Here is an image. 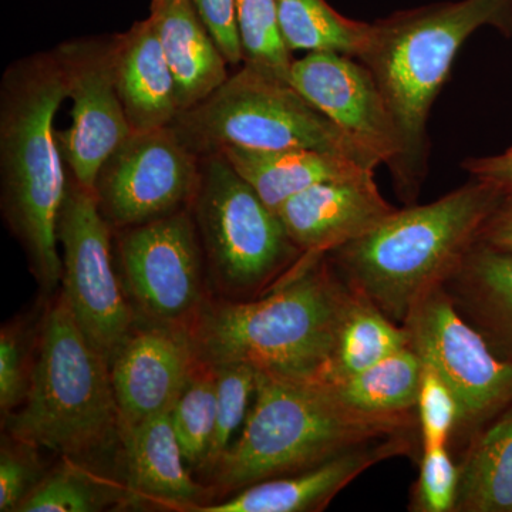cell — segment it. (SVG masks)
I'll return each instance as SVG.
<instances>
[{
    "mask_svg": "<svg viewBox=\"0 0 512 512\" xmlns=\"http://www.w3.org/2000/svg\"><path fill=\"white\" fill-rule=\"evenodd\" d=\"M417 416L423 450L447 447L448 440L460 421V407L448 384L439 373L424 365Z\"/></svg>",
    "mask_w": 512,
    "mask_h": 512,
    "instance_id": "4dcf8cb0",
    "label": "cell"
},
{
    "mask_svg": "<svg viewBox=\"0 0 512 512\" xmlns=\"http://www.w3.org/2000/svg\"><path fill=\"white\" fill-rule=\"evenodd\" d=\"M194 154L224 147L256 151L312 150L350 158L369 170L376 164L291 83L245 66L171 124Z\"/></svg>",
    "mask_w": 512,
    "mask_h": 512,
    "instance_id": "52a82bcc",
    "label": "cell"
},
{
    "mask_svg": "<svg viewBox=\"0 0 512 512\" xmlns=\"http://www.w3.org/2000/svg\"><path fill=\"white\" fill-rule=\"evenodd\" d=\"M410 433L370 441L319 466L269 478L237 491L220 504L204 505L197 512H308L322 511L370 467L400 456H410Z\"/></svg>",
    "mask_w": 512,
    "mask_h": 512,
    "instance_id": "e0dca14e",
    "label": "cell"
},
{
    "mask_svg": "<svg viewBox=\"0 0 512 512\" xmlns=\"http://www.w3.org/2000/svg\"><path fill=\"white\" fill-rule=\"evenodd\" d=\"M195 8L228 64L244 60L237 23V0H194Z\"/></svg>",
    "mask_w": 512,
    "mask_h": 512,
    "instance_id": "e575fe53",
    "label": "cell"
},
{
    "mask_svg": "<svg viewBox=\"0 0 512 512\" xmlns=\"http://www.w3.org/2000/svg\"><path fill=\"white\" fill-rule=\"evenodd\" d=\"M443 288L490 348L512 363V251L477 242Z\"/></svg>",
    "mask_w": 512,
    "mask_h": 512,
    "instance_id": "44dd1931",
    "label": "cell"
},
{
    "mask_svg": "<svg viewBox=\"0 0 512 512\" xmlns=\"http://www.w3.org/2000/svg\"><path fill=\"white\" fill-rule=\"evenodd\" d=\"M201 363L188 325L134 329L110 366L120 429L171 412Z\"/></svg>",
    "mask_w": 512,
    "mask_h": 512,
    "instance_id": "9a60e30c",
    "label": "cell"
},
{
    "mask_svg": "<svg viewBox=\"0 0 512 512\" xmlns=\"http://www.w3.org/2000/svg\"><path fill=\"white\" fill-rule=\"evenodd\" d=\"M25 406L9 414L13 439L62 454L92 456L120 436L111 367L59 301L46 313Z\"/></svg>",
    "mask_w": 512,
    "mask_h": 512,
    "instance_id": "8992f818",
    "label": "cell"
},
{
    "mask_svg": "<svg viewBox=\"0 0 512 512\" xmlns=\"http://www.w3.org/2000/svg\"><path fill=\"white\" fill-rule=\"evenodd\" d=\"M463 168L474 180L494 185L504 194L512 192V147L498 156L466 160Z\"/></svg>",
    "mask_w": 512,
    "mask_h": 512,
    "instance_id": "d590c367",
    "label": "cell"
},
{
    "mask_svg": "<svg viewBox=\"0 0 512 512\" xmlns=\"http://www.w3.org/2000/svg\"><path fill=\"white\" fill-rule=\"evenodd\" d=\"M197 200L205 247L225 285L256 288L301 252L278 212L261 200L221 154L205 158Z\"/></svg>",
    "mask_w": 512,
    "mask_h": 512,
    "instance_id": "ba28073f",
    "label": "cell"
},
{
    "mask_svg": "<svg viewBox=\"0 0 512 512\" xmlns=\"http://www.w3.org/2000/svg\"><path fill=\"white\" fill-rule=\"evenodd\" d=\"M326 256L303 254L264 299L202 306L188 325L201 362L248 363L269 375L322 379L352 295Z\"/></svg>",
    "mask_w": 512,
    "mask_h": 512,
    "instance_id": "6da1fadb",
    "label": "cell"
},
{
    "mask_svg": "<svg viewBox=\"0 0 512 512\" xmlns=\"http://www.w3.org/2000/svg\"><path fill=\"white\" fill-rule=\"evenodd\" d=\"M407 346H410V333L406 326L384 315L375 303L352 288L332 357L320 382H340Z\"/></svg>",
    "mask_w": 512,
    "mask_h": 512,
    "instance_id": "cb8c5ba5",
    "label": "cell"
},
{
    "mask_svg": "<svg viewBox=\"0 0 512 512\" xmlns=\"http://www.w3.org/2000/svg\"><path fill=\"white\" fill-rule=\"evenodd\" d=\"M47 474L30 491L18 512H96L128 503L127 490L87 473L72 458Z\"/></svg>",
    "mask_w": 512,
    "mask_h": 512,
    "instance_id": "4316f807",
    "label": "cell"
},
{
    "mask_svg": "<svg viewBox=\"0 0 512 512\" xmlns=\"http://www.w3.org/2000/svg\"><path fill=\"white\" fill-rule=\"evenodd\" d=\"M217 375L214 367L201 363L180 399L171 409V419L185 463L204 467L215 427Z\"/></svg>",
    "mask_w": 512,
    "mask_h": 512,
    "instance_id": "83f0119b",
    "label": "cell"
},
{
    "mask_svg": "<svg viewBox=\"0 0 512 512\" xmlns=\"http://www.w3.org/2000/svg\"><path fill=\"white\" fill-rule=\"evenodd\" d=\"M279 25L289 50L333 52L359 59L373 26L345 18L326 0H278Z\"/></svg>",
    "mask_w": 512,
    "mask_h": 512,
    "instance_id": "484cf974",
    "label": "cell"
},
{
    "mask_svg": "<svg viewBox=\"0 0 512 512\" xmlns=\"http://www.w3.org/2000/svg\"><path fill=\"white\" fill-rule=\"evenodd\" d=\"M460 467L447 447L426 448L420 463V477L414 494L413 511L451 512L456 510Z\"/></svg>",
    "mask_w": 512,
    "mask_h": 512,
    "instance_id": "1f68e13d",
    "label": "cell"
},
{
    "mask_svg": "<svg viewBox=\"0 0 512 512\" xmlns=\"http://www.w3.org/2000/svg\"><path fill=\"white\" fill-rule=\"evenodd\" d=\"M424 363L407 346L356 375L329 384L343 403L376 414L417 412Z\"/></svg>",
    "mask_w": 512,
    "mask_h": 512,
    "instance_id": "d4e9b609",
    "label": "cell"
},
{
    "mask_svg": "<svg viewBox=\"0 0 512 512\" xmlns=\"http://www.w3.org/2000/svg\"><path fill=\"white\" fill-rule=\"evenodd\" d=\"M360 62L375 77L402 138L393 173L396 190L413 204L426 174L427 121L458 50L484 26L512 33V0H458L397 12L373 23Z\"/></svg>",
    "mask_w": 512,
    "mask_h": 512,
    "instance_id": "277c9868",
    "label": "cell"
},
{
    "mask_svg": "<svg viewBox=\"0 0 512 512\" xmlns=\"http://www.w3.org/2000/svg\"><path fill=\"white\" fill-rule=\"evenodd\" d=\"M396 212L375 173L313 185L279 208L286 232L302 254H330L363 237Z\"/></svg>",
    "mask_w": 512,
    "mask_h": 512,
    "instance_id": "2e32d148",
    "label": "cell"
},
{
    "mask_svg": "<svg viewBox=\"0 0 512 512\" xmlns=\"http://www.w3.org/2000/svg\"><path fill=\"white\" fill-rule=\"evenodd\" d=\"M3 440L0 451V511H18L30 491L42 480L37 447L26 441Z\"/></svg>",
    "mask_w": 512,
    "mask_h": 512,
    "instance_id": "d6a6232c",
    "label": "cell"
},
{
    "mask_svg": "<svg viewBox=\"0 0 512 512\" xmlns=\"http://www.w3.org/2000/svg\"><path fill=\"white\" fill-rule=\"evenodd\" d=\"M117 92L133 131L171 126L180 114L173 70L150 19L110 39Z\"/></svg>",
    "mask_w": 512,
    "mask_h": 512,
    "instance_id": "ac0fdd59",
    "label": "cell"
},
{
    "mask_svg": "<svg viewBox=\"0 0 512 512\" xmlns=\"http://www.w3.org/2000/svg\"><path fill=\"white\" fill-rule=\"evenodd\" d=\"M57 238L63 247V292L93 348L113 363L134 330L133 312L120 291L110 251V231L96 192L67 181Z\"/></svg>",
    "mask_w": 512,
    "mask_h": 512,
    "instance_id": "30bf717a",
    "label": "cell"
},
{
    "mask_svg": "<svg viewBox=\"0 0 512 512\" xmlns=\"http://www.w3.org/2000/svg\"><path fill=\"white\" fill-rule=\"evenodd\" d=\"M126 447L128 503L150 501L175 510L197 511L208 498L192 480L171 412L156 414L120 431Z\"/></svg>",
    "mask_w": 512,
    "mask_h": 512,
    "instance_id": "d6986e66",
    "label": "cell"
},
{
    "mask_svg": "<svg viewBox=\"0 0 512 512\" xmlns=\"http://www.w3.org/2000/svg\"><path fill=\"white\" fill-rule=\"evenodd\" d=\"M416 427L417 412H362L343 403L320 380L288 379L256 370L254 402L241 434L211 474L225 493H237Z\"/></svg>",
    "mask_w": 512,
    "mask_h": 512,
    "instance_id": "7a4b0ae2",
    "label": "cell"
},
{
    "mask_svg": "<svg viewBox=\"0 0 512 512\" xmlns=\"http://www.w3.org/2000/svg\"><path fill=\"white\" fill-rule=\"evenodd\" d=\"M504 195L473 178L431 204L396 210L329 259L346 284L403 325L417 302L457 271Z\"/></svg>",
    "mask_w": 512,
    "mask_h": 512,
    "instance_id": "3957f363",
    "label": "cell"
},
{
    "mask_svg": "<svg viewBox=\"0 0 512 512\" xmlns=\"http://www.w3.org/2000/svg\"><path fill=\"white\" fill-rule=\"evenodd\" d=\"M148 19L173 70L180 113L197 106L225 83L227 60L194 0H151Z\"/></svg>",
    "mask_w": 512,
    "mask_h": 512,
    "instance_id": "ffe728a7",
    "label": "cell"
},
{
    "mask_svg": "<svg viewBox=\"0 0 512 512\" xmlns=\"http://www.w3.org/2000/svg\"><path fill=\"white\" fill-rule=\"evenodd\" d=\"M244 62L289 83L292 57L279 25L278 0H237Z\"/></svg>",
    "mask_w": 512,
    "mask_h": 512,
    "instance_id": "f1b7e54d",
    "label": "cell"
},
{
    "mask_svg": "<svg viewBox=\"0 0 512 512\" xmlns=\"http://www.w3.org/2000/svg\"><path fill=\"white\" fill-rule=\"evenodd\" d=\"M458 467L454 511L512 512V406L478 431Z\"/></svg>",
    "mask_w": 512,
    "mask_h": 512,
    "instance_id": "603a6c76",
    "label": "cell"
},
{
    "mask_svg": "<svg viewBox=\"0 0 512 512\" xmlns=\"http://www.w3.org/2000/svg\"><path fill=\"white\" fill-rule=\"evenodd\" d=\"M218 154L275 212L293 195L313 185L375 173L350 158L312 150L256 151L224 147Z\"/></svg>",
    "mask_w": 512,
    "mask_h": 512,
    "instance_id": "7402d4cb",
    "label": "cell"
},
{
    "mask_svg": "<svg viewBox=\"0 0 512 512\" xmlns=\"http://www.w3.org/2000/svg\"><path fill=\"white\" fill-rule=\"evenodd\" d=\"M212 367L217 375L215 427L210 451L202 467L210 474L231 446L235 431L247 419L256 387V369L248 363H227Z\"/></svg>",
    "mask_w": 512,
    "mask_h": 512,
    "instance_id": "f546056e",
    "label": "cell"
},
{
    "mask_svg": "<svg viewBox=\"0 0 512 512\" xmlns=\"http://www.w3.org/2000/svg\"><path fill=\"white\" fill-rule=\"evenodd\" d=\"M56 52L73 103L72 126L57 138L74 180L94 191L107 158L133 133L117 92L110 40H73Z\"/></svg>",
    "mask_w": 512,
    "mask_h": 512,
    "instance_id": "4fadbf2b",
    "label": "cell"
},
{
    "mask_svg": "<svg viewBox=\"0 0 512 512\" xmlns=\"http://www.w3.org/2000/svg\"><path fill=\"white\" fill-rule=\"evenodd\" d=\"M197 154L171 126L133 131L101 167L97 200L117 227H137L177 212L197 197Z\"/></svg>",
    "mask_w": 512,
    "mask_h": 512,
    "instance_id": "8fae6325",
    "label": "cell"
},
{
    "mask_svg": "<svg viewBox=\"0 0 512 512\" xmlns=\"http://www.w3.org/2000/svg\"><path fill=\"white\" fill-rule=\"evenodd\" d=\"M403 325L414 352L456 396L457 430L477 434L512 406V363L458 313L443 286L421 298Z\"/></svg>",
    "mask_w": 512,
    "mask_h": 512,
    "instance_id": "9c48e42d",
    "label": "cell"
},
{
    "mask_svg": "<svg viewBox=\"0 0 512 512\" xmlns=\"http://www.w3.org/2000/svg\"><path fill=\"white\" fill-rule=\"evenodd\" d=\"M289 83L377 165L392 173L403 154L402 138L375 77L365 64L333 52L293 60Z\"/></svg>",
    "mask_w": 512,
    "mask_h": 512,
    "instance_id": "5bb4252c",
    "label": "cell"
},
{
    "mask_svg": "<svg viewBox=\"0 0 512 512\" xmlns=\"http://www.w3.org/2000/svg\"><path fill=\"white\" fill-rule=\"evenodd\" d=\"M478 242L503 251H512V192L504 195L500 205L485 221Z\"/></svg>",
    "mask_w": 512,
    "mask_h": 512,
    "instance_id": "8d00e7d4",
    "label": "cell"
},
{
    "mask_svg": "<svg viewBox=\"0 0 512 512\" xmlns=\"http://www.w3.org/2000/svg\"><path fill=\"white\" fill-rule=\"evenodd\" d=\"M26 369V350L18 326L3 328L0 335V409L9 416L16 407L25 403L30 386Z\"/></svg>",
    "mask_w": 512,
    "mask_h": 512,
    "instance_id": "836d02e7",
    "label": "cell"
},
{
    "mask_svg": "<svg viewBox=\"0 0 512 512\" xmlns=\"http://www.w3.org/2000/svg\"><path fill=\"white\" fill-rule=\"evenodd\" d=\"M128 292L158 323L190 325L202 308V265L188 212L137 225L120 242Z\"/></svg>",
    "mask_w": 512,
    "mask_h": 512,
    "instance_id": "7c38bea8",
    "label": "cell"
},
{
    "mask_svg": "<svg viewBox=\"0 0 512 512\" xmlns=\"http://www.w3.org/2000/svg\"><path fill=\"white\" fill-rule=\"evenodd\" d=\"M67 97L56 50L13 64L2 84L0 163L6 214L46 289L56 288L63 275L57 222L69 180L55 119Z\"/></svg>",
    "mask_w": 512,
    "mask_h": 512,
    "instance_id": "5b68a950",
    "label": "cell"
}]
</instances>
